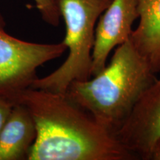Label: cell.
I'll return each mask as SVG.
<instances>
[{"instance_id": "3", "label": "cell", "mask_w": 160, "mask_h": 160, "mask_svg": "<svg viewBox=\"0 0 160 160\" xmlns=\"http://www.w3.org/2000/svg\"><path fill=\"white\" fill-rule=\"evenodd\" d=\"M65 23L63 42L69 51L62 65L45 77H37L31 88L65 93L73 81L92 77V53L98 19L111 0H57Z\"/></svg>"}, {"instance_id": "7", "label": "cell", "mask_w": 160, "mask_h": 160, "mask_svg": "<svg viewBox=\"0 0 160 160\" xmlns=\"http://www.w3.org/2000/svg\"><path fill=\"white\" fill-rule=\"evenodd\" d=\"M13 104L11 113L0 132V160L28 159L37 137V126L25 105Z\"/></svg>"}, {"instance_id": "11", "label": "cell", "mask_w": 160, "mask_h": 160, "mask_svg": "<svg viewBox=\"0 0 160 160\" xmlns=\"http://www.w3.org/2000/svg\"><path fill=\"white\" fill-rule=\"evenodd\" d=\"M151 160H160V139L154 145L151 153Z\"/></svg>"}, {"instance_id": "5", "label": "cell", "mask_w": 160, "mask_h": 160, "mask_svg": "<svg viewBox=\"0 0 160 160\" xmlns=\"http://www.w3.org/2000/svg\"><path fill=\"white\" fill-rule=\"evenodd\" d=\"M115 136L136 159L151 160L160 139V76L142 93Z\"/></svg>"}, {"instance_id": "2", "label": "cell", "mask_w": 160, "mask_h": 160, "mask_svg": "<svg viewBox=\"0 0 160 160\" xmlns=\"http://www.w3.org/2000/svg\"><path fill=\"white\" fill-rule=\"evenodd\" d=\"M156 74L128 40L118 46L110 62L93 79L72 82L65 93L116 135Z\"/></svg>"}, {"instance_id": "10", "label": "cell", "mask_w": 160, "mask_h": 160, "mask_svg": "<svg viewBox=\"0 0 160 160\" xmlns=\"http://www.w3.org/2000/svg\"><path fill=\"white\" fill-rule=\"evenodd\" d=\"M13 105L9 99L0 97V132L11 113Z\"/></svg>"}, {"instance_id": "9", "label": "cell", "mask_w": 160, "mask_h": 160, "mask_svg": "<svg viewBox=\"0 0 160 160\" xmlns=\"http://www.w3.org/2000/svg\"><path fill=\"white\" fill-rule=\"evenodd\" d=\"M43 20L49 25H59L62 17L57 0H34Z\"/></svg>"}, {"instance_id": "6", "label": "cell", "mask_w": 160, "mask_h": 160, "mask_svg": "<svg viewBox=\"0 0 160 160\" xmlns=\"http://www.w3.org/2000/svg\"><path fill=\"white\" fill-rule=\"evenodd\" d=\"M139 0H111L98 19L92 53V77L105 68L110 53L130 40L139 19Z\"/></svg>"}, {"instance_id": "4", "label": "cell", "mask_w": 160, "mask_h": 160, "mask_svg": "<svg viewBox=\"0 0 160 160\" xmlns=\"http://www.w3.org/2000/svg\"><path fill=\"white\" fill-rule=\"evenodd\" d=\"M5 28L0 13V97L10 100L31 87L38 77V68L60 57L68 49L63 42L40 44L17 39Z\"/></svg>"}, {"instance_id": "1", "label": "cell", "mask_w": 160, "mask_h": 160, "mask_svg": "<svg viewBox=\"0 0 160 160\" xmlns=\"http://www.w3.org/2000/svg\"><path fill=\"white\" fill-rule=\"evenodd\" d=\"M25 105L37 137L28 160H134L115 135L66 95L33 88L10 99Z\"/></svg>"}, {"instance_id": "8", "label": "cell", "mask_w": 160, "mask_h": 160, "mask_svg": "<svg viewBox=\"0 0 160 160\" xmlns=\"http://www.w3.org/2000/svg\"><path fill=\"white\" fill-rule=\"evenodd\" d=\"M139 24L130 40L156 73L160 72V0H139Z\"/></svg>"}]
</instances>
